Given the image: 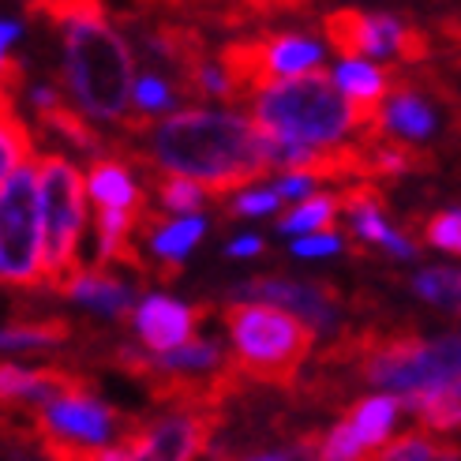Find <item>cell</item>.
Here are the masks:
<instances>
[{"instance_id":"6da1fadb","label":"cell","mask_w":461,"mask_h":461,"mask_svg":"<svg viewBox=\"0 0 461 461\" xmlns=\"http://www.w3.org/2000/svg\"><path fill=\"white\" fill-rule=\"evenodd\" d=\"M147 150L166 176L188 180L206 195L244 188L270 169L263 135L233 109H176L150 128Z\"/></svg>"},{"instance_id":"7a4b0ae2","label":"cell","mask_w":461,"mask_h":461,"mask_svg":"<svg viewBox=\"0 0 461 461\" xmlns=\"http://www.w3.org/2000/svg\"><path fill=\"white\" fill-rule=\"evenodd\" d=\"M64 38V79L90 121H124L131 95V50L98 0H41Z\"/></svg>"},{"instance_id":"3957f363","label":"cell","mask_w":461,"mask_h":461,"mask_svg":"<svg viewBox=\"0 0 461 461\" xmlns=\"http://www.w3.org/2000/svg\"><path fill=\"white\" fill-rule=\"evenodd\" d=\"M251 124L270 143L341 150L349 147V135H364L367 117L338 95L327 72H312L259 86L251 102Z\"/></svg>"},{"instance_id":"277c9868","label":"cell","mask_w":461,"mask_h":461,"mask_svg":"<svg viewBox=\"0 0 461 461\" xmlns=\"http://www.w3.org/2000/svg\"><path fill=\"white\" fill-rule=\"evenodd\" d=\"M225 327L233 338V372L274 386L296 383L315 341V334L301 319L259 301L229 304Z\"/></svg>"},{"instance_id":"5b68a950","label":"cell","mask_w":461,"mask_h":461,"mask_svg":"<svg viewBox=\"0 0 461 461\" xmlns=\"http://www.w3.org/2000/svg\"><path fill=\"white\" fill-rule=\"evenodd\" d=\"M357 364L367 383L394 390L398 405L435 390H457V338L450 334L435 341L417 334H372L357 345Z\"/></svg>"},{"instance_id":"8992f818","label":"cell","mask_w":461,"mask_h":461,"mask_svg":"<svg viewBox=\"0 0 461 461\" xmlns=\"http://www.w3.org/2000/svg\"><path fill=\"white\" fill-rule=\"evenodd\" d=\"M34 176H38L45 285L60 289L79 270V240L86 229L83 173L60 154H41L34 161Z\"/></svg>"},{"instance_id":"52a82bcc","label":"cell","mask_w":461,"mask_h":461,"mask_svg":"<svg viewBox=\"0 0 461 461\" xmlns=\"http://www.w3.org/2000/svg\"><path fill=\"white\" fill-rule=\"evenodd\" d=\"M0 282L19 289L45 285L34 161L8 176L0 188Z\"/></svg>"},{"instance_id":"ba28073f","label":"cell","mask_w":461,"mask_h":461,"mask_svg":"<svg viewBox=\"0 0 461 461\" xmlns=\"http://www.w3.org/2000/svg\"><path fill=\"white\" fill-rule=\"evenodd\" d=\"M135 420L121 417L117 409L102 405L98 398H90V390L79 394L57 398L50 405H41L31 428L38 431V439L50 443H68V447H83V450H102V447H117L124 435L131 431Z\"/></svg>"},{"instance_id":"9c48e42d","label":"cell","mask_w":461,"mask_h":461,"mask_svg":"<svg viewBox=\"0 0 461 461\" xmlns=\"http://www.w3.org/2000/svg\"><path fill=\"white\" fill-rule=\"evenodd\" d=\"M327 34L341 57L357 60H390V57H417L420 41L405 31V23L383 12H334L327 19Z\"/></svg>"},{"instance_id":"30bf717a","label":"cell","mask_w":461,"mask_h":461,"mask_svg":"<svg viewBox=\"0 0 461 461\" xmlns=\"http://www.w3.org/2000/svg\"><path fill=\"white\" fill-rule=\"evenodd\" d=\"M240 301H259L270 308H282L293 319H301L304 327L315 330H327L334 327V293L312 285V282H289V278H256L237 289Z\"/></svg>"},{"instance_id":"8fae6325","label":"cell","mask_w":461,"mask_h":461,"mask_svg":"<svg viewBox=\"0 0 461 461\" xmlns=\"http://www.w3.org/2000/svg\"><path fill=\"white\" fill-rule=\"evenodd\" d=\"M439 128L431 102L412 86H398L386 90V98L379 102V109L367 117L364 135H379V140H394V143H424Z\"/></svg>"},{"instance_id":"7c38bea8","label":"cell","mask_w":461,"mask_h":461,"mask_svg":"<svg viewBox=\"0 0 461 461\" xmlns=\"http://www.w3.org/2000/svg\"><path fill=\"white\" fill-rule=\"evenodd\" d=\"M86 390V379L64 367H19V364H0V409H41L57 398L79 394Z\"/></svg>"},{"instance_id":"4fadbf2b","label":"cell","mask_w":461,"mask_h":461,"mask_svg":"<svg viewBox=\"0 0 461 461\" xmlns=\"http://www.w3.org/2000/svg\"><path fill=\"white\" fill-rule=\"evenodd\" d=\"M327 60V45L312 34H278L270 41L251 45V72H256V90L278 79L312 76Z\"/></svg>"},{"instance_id":"5bb4252c","label":"cell","mask_w":461,"mask_h":461,"mask_svg":"<svg viewBox=\"0 0 461 461\" xmlns=\"http://www.w3.org/2000/svg\"><path fill=\"white\" fill-rule=\"evenodd\" d=\"M195 322H199V308H188L161 293L143 296L140 308H135V330H140V341L147 345L150 357L173 353L184 341H192Z\"/></svg>"},{"instance_id":"9a60e30c","label":"cell","mask_w":461,"mask_h":461,"mask_svg":"<svg viewBox=\"0 0 461 461\" xmlns=\"http://www.w3.org/2000/svg\"><path fill=\"white\" fill-rule=\"evenodd\" d=\"M338 211L349 214V225H353V233L360 240L383 244L386 251H394L398 259L417 256V244L386 221V214H383L386 206H383V199H379V192L372 188V184H357V188H349V192H345V199H338Z\"/></svg>"},{"instance_id":"2e32d148","label":"cell","mask_w":461,"mask_h":461,"mask_svg":"<svg viewBox=\"0 0 461 461\" xmlns=\"http://www.w3.org/2000/svg\"><path fill=\"white\" fill-rule=\"evenodd\" d=\"M64 296H72L76 304H86V308H95L102 315H113V319H121L131 312V301H135V289L117 278L109 267H79L72 278H68L60 285Z\"/></svg>"},{"instance_id":"e0dca14e","label":"cell","mask_w":461,"mask_h":461,"mask_svg":"<svg viewBox=\"0 0 461 461\" xmlns=\"http://www.w3.org/2000/svg\"><path fill=\"white\" fill-rule=\"evenodd\" d=\"M83 195L95 199L98 211H128V214H140L143 206V192H140V180L135 173L117 158H102L86 169L83 176Z\"/></svg>"},{"instance_id":"ac0fdd59","label":"cell","mask_w":461,"mask_h":461,"mask_svg":"<svg viewBox=\"0 0 461 461\" xmlns=\"http://www.w3.org/2000/svg\"><path fill=\"white\" fill-rule=\"evenodd\" d=\"M330 83L357 113H364V117H372V113L379 109V102L386 98V90H390L383 68L372 64V60H357V57H341L334 64Z\"/></svg>"},{"instance_id":"d6986e66","label":"cell","mask_w":461,"mask_h":461,"mask_svg":"<svg viewBox=\"0 0 461 461\" xmlns=\"http://www.w3.org/2000/svg\"><path fill=\"white\" fill-rule=\"evenodd\" d=\"M206 233V218L203 214H188V218H169V221H143V237L150 256L161 259L166 267H180L184 259L192 256V248L203 240Z\"/></svg>"},{"instance_id":"ffe728a7","label":"cell","mask_w":461,"mask_h":461,"mask_svg":"<svg viewBox=\"0 0 461 461\" xmlns=\"http://www.w3.org/2000/svg\"><path fill=\"white\" fill-rule=\"evenodd\" d=\"M31 161H34L31 128L15 117L8 83H0V188H5L8 176H15L23 166H31Z\"/></svg>"},{"instance_id":"44dd1931","label":"cell","mask_w":461,"mask_h":461,"mask_svg":"<svg viewBox=\"0 0 461 461\" xmlns=\"http://www.w3.org/2000/svg\"><path fill=\"white\" fill-rule=\"evenodd\" d=\"M398 398L394 394H375V398H364L357 402L349 412H345V424L353 428V435L364 443V450H379L386 443L390 428L398 420Z\"/></svg>"},{"instance_id":"7402d4cb","label":"cell","mask_w":461,"mask_h":461,"mask_svg":"<svg viewBox=\"0 0 461 461\" xmlns=\"http://www.w3.org/2000/svg\"><path fill=\"white\" fill-rule=\"evenodd\" d=\"M360 461H457V447L447 439H435L424 431H409L394 443H383L379 450L364 454Z\"/></svg>"},{"instance_id":"603a6c76","label":"cell","mask_w":461,"mask_h":461,"mask_svg":"<svg viewBox=\"0 0 461 461\" xmlns=\"http://www.w3.org/2000/svg\"><path fill=\"white\" fill-rule=\"evenodd\" d=\"M334 214H341V211H338V195L315 192V195H308L304 203H296L293 211H289V214L278 221V229H282V233H289V237L322 233V229H330Z\"/></svg>"},{"instance_id":"cb8c5ba5","label":"cell","mask_w":461,"mask_h":461,"mask_svg":"<svg viewBox=\"0 0 461 461\" xmlns=\"http://www.w3.org/2000/svg\"><path fill=\"white\" fill-rule=\"evenodd\" d=\"M72 327L64 319H41V322H15V327H0V349H53L68 341Z\"/></svg>"},{"instance_id":"d4e9b609","label":"cell","mask_w":461,"mask_h":461,"mask_svg":"<svg viewBox=\"0 0 461 461\" xmlns=\"http://www.w3.org/2000/svg\"><path fill=\"white\" fill-rule=\"evenodd\" d=\"M128 105L140 113V117H161V113H173L176 90H173V83H169L166 76L147 72V76H140V79H131Z\"/></svg>"},{"instance_id":"484cf974","label":"cell","mask_w":461,"mask_h":461,"mask_svg":"<svg viewBox=\"0 0 461 461\" xmlns=\"http://www.w3.org/2000/svg\"><path fill=\"white\" fill-rule=\"evenodd\" d=\"M158 203H161V211H169L173 218H188V214L203 211L206 192H203V188H195V184H188V180L166 176V180L158 184Z\"/></svg>"},{"instance_id":"4316f807","label":"cell","mask_w":461,"mask_h":461,"mask_svg":"<svg viewBox=\"0 0 461 461\" xmlns=\"http://www.w3.org/2000/svg\"><path fill=\"white\" fill-rule=\"evenodd\" d=\"M412 289H417L424 301L439 304V308H454L457 304V270L450 267H428L417 274V282H412Z\"/></svg>"},{"instance_id":"83f0119b","label":"cell","mask_w":461,"mask_h":461,"mask_svg":"<svg viewBox=\"0 0 461 461\" xmlns=\"http://www.w3.org/2000/svg\"><path fill=\"white\" fill-rule=\"evenodd\" d=\"M364 454H367L364 443L345 420L334 424L327 435H319V443H315V461H360Z\"/></svg>"},{"instance_id":"f1b7e54d","label":"cell","mask_w":461,"mask_h":461,"mask_svg":"<svg viewBox=\"0 0 461 461\" xmlns=\"http://www.w3.org/2000/svg\"><path fill=\"white\" fill-rule=\"evenodd\" d=\"M41 121L50 124L53 131H60L68 143H76V147H86V150H95V147H98V135L90 131V121L76 117V113L68 109L64 102H57L53 109H45V113H41Z\"/></svg>"},{"instance_id":"f546056e","label":"cell","mask_w":461,"mask_h":461,"mask_svg":"<svg viewBox=\"0 0 461 461\" xmlns=\"http://www.w3.org/2000/svg\"><path fill=\"white\" fill-rule=\"evenodd\" d=\"M424 237H428L431 248H439V251H457L461 248V214L457 211L435 214L424 229Z\"/></svg>"},{"instance_id":"4dcf8cb0","label":"cell","mask_w":461,"mask_h":461,"mask_svg":"<svg viewBox=\"0 0 461 461\" xmlns=\"http://www.w3.org/2000/svg\"><path fill=\"white\" fill-rule=\"evenodd\" d=\"M282 206V199L274 195L270 188H240L233 195V214H248V218H263L274 214Z\"/></svg>"},{"instance_id":"1f68e13d","label":"cell","mask_w":461,"mask_h":461,"mask_svg":"<svg viewBox=\"0 0 461 461\" xmlns=\"http://www.w3.org/2000/svg\"><path fill=\"white\" fill-rule=\"evenodd\" d=\"M345 248V240L334 233V229H322V233H308L301 240H293V256L301 259H322V256H338Z\"/></svg>"},{"instance_id":"d6a6232c","label":"cell","mask_w":461,"mask_h":461,"mask_svg":"<svg viewBox=\"0 0 461 461\" xmlns=\"http://www.w3.org/2000/svg\"><path fill=\"white\" fill-rule=\"evenodd\" d=\"M315 184H319V176H312V173H278V184H274L270 192L289 203H304L308 195H315Z\"/></svg>"},{"instance_id":"836d02e7","label":"cell","mask_w":461,"mask_h":461,"mask_svg":"<svg viewBox=\"0 0 461 461\" xmlns=\"http://www.w3.org/2000/svg\"><path fill=\"white\" fill-rule=\"evenodd\" d=\"M23 27L15 19H0V83H8V72L15 76V68H12V45L19 41Z\"/></svg>"},{"instance_id":"e575fe53","label":"cell","mask_w":461,"mask_h":461,"mask_svg":"<svg viewBox=\"0 0 461 461\" xmlns=\"http://www.w3.org/2000/svg\"><path fill=\"white\" fill-rule=\"evenodd\" d=\"M259 251H263V240H259L256 233H244V237H237V240H229L225 256H233V259H251V256H259Z\"/></svg>"},{"instance_id":"d590c367","label":"cell","mask_w":461,"mask_h":461,"mask_svg":"<svg viewBox=\"0 0 461 461\" xmlns=\"http://www.w3.org/2000/svg\"><path fill=\"white\" fill-rule=\"evenodd\" d=\"M251 461H285V457H251Z\"/></svg>"},{"instance_id":"8d00e7d4","label":"cell","mask_w":461,"mask_h":461,"mask_svg":"<svg viewBox=\"0 0 461 461\" xmlns=\"http://www.w3.org/2000/svg\"><path fill=\"white\" fill-rule=\"evenodd\" d=\"M95 461H98V450H95Z\"/></svg>"}]
</instances>
